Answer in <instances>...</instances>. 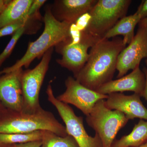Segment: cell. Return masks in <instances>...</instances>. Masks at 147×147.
Instances as JSON below:
<instances>
[{"label":"cell","instance_id":"cell-7","mask_svg":"<svg viewBox=\"0 0 147 147\" xmlns=\"http://www.w3.org/2000/svg\"><path fill=\"white\" fill-rule=\"evenodd\" d=\"M54 47L47 50L39 63L32 69L24 70L21 76L23 97V112L33 113L42 107L39 102L40 89L52 59Z\"/></svg>","mask_w":147,"mask_h":147},{"label":"cell","instance_id":"cell-4","mask_svg":"<svg viewBox=\"0 0 147 147\" xmlns=\"http://www.w3.org/2000/svg\"><path fill=\"white\" fill-rule=\"evenodd\" d=\"M70 36L55 46L56 52L61 56L57 62L62 67L68 69L76 75L86 63L89 54L88 49L92 47L100 38L88 32L80 31L72 27L70 29Z\"/></svg>","mask_w":147,"mask_h":147},{"label":"cell","instance_id":"cell-23","mask_svg":"<svg viewBox=\"0 0 147 147\" xmlns=\"http://www.w3.org/2000/svg\"><path fill=\"white\" fill-rule=\"evenodd\" d=\"M90 19V15L89 12H87L78 18V20L75 22V25L79 31H84L86 30L87 27L89 23Z\"/></svg>","mask_w":147,"mask_h":147},{"label":"cell","instance_id":"cell-11","mask_svg":"<svg viewBox=\"0 0 147 147\" xmlns=\"http://www.w3.org/2000/svg\"><path fill=\"white\" fill-rule=\"evenodd\" d=\"M23 71V68L19 69L0 77V100L8 110L23 111L21 76Z\"/></svg>","mask_w":147,"mask_h":147},{"label":"cell","instance_id":"cell-9","mask_svg":"<svg viewBox=\"0 0 147 147\" xmlns=\"http://www.w3.org/2000/svg\"><path fill=\"white\" fill-rule=\"evenodd\" d=\"M65 86V91L57 98L66 104L74 105L86 116L89 115L98 101L108 98V95L101 94L88 88L71 76L66 79Z\"/></svg>","mask_w":147,"mask_h":147},{"label":"cell","instance_id":"cell-12","mask_svg":"<svg viewBox=\"0 0 147 147\" xmlns=\"http://www.w3.org/2000/svg\"><path fill=\"white\" fill-rule=\"evenodd\" d=\"M141 97L137 94L126 95L122 93H113L108 95L105 105L110 110L121 112L129 120L139 118L147 121V109Z\"/></svg>","mask_w":147,"mask_h":147},{"label":"cell","instance_id":"cell-21","mask_svg":"<svg viewBox=\"0 0 147 147\" xmlns=\"http://www.w3.org/2000/svg\"><path fill=\"white\" fill-rule=\"evenodd\" d=\"M34 26H29L23 27L19 29L18 30L12 35L11 39L9 42L6 47L0 55V65L12 53L15 45L22 35L24 34H34L36 33L37 30L32 28V27H34Z\"/></svg>","mask_w":147,"mask_h":147},{"label":"cell","instance_id":"cell-24","mask_svg":"<svg viewBox=\"0 0 147 147\" xmlns=\"http://www.w3.org/2000/svg\"><path fill=\"white\" fill-rule=\"evenodd\" d=\"M136 12L142 18V20L147 17V0L142 1Z\"/></svg>","mask_w":147,"mask_h":147},{"label":"cell","instance_id":"cell-27","mask_svg":"<svg viewBox=\"0 0 147 147\" xmlns=\"http://www.w3.org/2000/svg\"><path fill=\"white\" fill-rule=\"evenodd\" d=\"M9 0H0V14L10 3Z\"/></svg>","mask_w":147,"mask_h":147},{"label":"cell","instance_id":"cell-18","mask_svg":"<svg viewBox=\"0 0 147 147\" xmlns=\"http://www.w3.org/2000/svg\"><path fill=\"white\" fill-rule=\"evenodd\" d=\"M42 134L40 147H79L75 139L70 135L62 137L47 130H42Z\"/></svg>","mask_w":147,"mask_h":147},{"label":"cell","instance_id":"cell-26","mask_svg":"<svg viewBox=\"0 0 147 147\" xmlns=\"http://www.w3.org/2000/svg\"><path fill=\"white\" fill-rule=\"evenodd\" d=\"M143 72L146 78V84L142 97H144L147 101V67H144L143 68Z\"/></svg>","mask_w":147,"mask_h":147},{"label":"cell","instance_id":"cell-15","mask_svg":"<svg viewBox=\"0 0 147 147\" xmlns=\"http://www.w3.org/2000/svg\"><path fill=\"white\" fill-rule=\"evenodd\" d=\"M141 20V16L136 12L132 15L124 16L120 19L102 38L109 39L111 38L121 35L123 36V41L125 45H128L135 35V27Z\"/></svg>","mask_w":147,"mask_h":147},{"label":"cell","instance_id":"cell-2","mask_svg":"<svg viewBox=\"0 0 147 147\" xmlns=\"http://www.w3.org/2000/svg\"><path fill=\"white\" fill-rule=\"evenodd\" d=\"M44 30L34 41L29 42L24 56L13 65L0 71V75L9 73L24 67L28 68L36 59H40L52 47L65 40L70 36V25L66 22L58 21L53 16L51 8L46 9L43 18Z\"/></svg>","mask_w":147,"mask_h":147},{"label":"cell","instance_id":"cell-6","mask_svg":"<svg viewBox=\"0 0 147 147\" xmlns=\"http://www.w3.org/2000/svg\"><path fill=\"white\" fill-rule=\"evenodd\" d=\"M130 0H98L89 11L90 19L86 31L102 38L125 16Z\"/></svg>","mask_w":147,"mask_h":147},{"label":"cell","instance_id":"cell-8","mask_svg":"<svg viewBox=\"0 0 147 147\" xmlns=\"http://www.w3.org/2000/svg\"><path fill=\"white\" fill-rule=\"evenodd\" d=\"M46 92L48 101L56 108L65 124L67 134L75 139L79 147H102L97 134L92 137L88 134L84 127L83 118L76 115L68 104L60 101L55 97L51 83L47 86Z\"/></svg>","mask_w":147,"mask_h":147},{"label":"cell","instance_id":"cell-30","mask_svg":"<svg viewBox=\"0 0 147 147\" xmlns=\"http://www.w3.org/2000/svg\"><path fill=\"white\" fill-rule=\"evenodd\" d=\"M13 145L6 144L0 142V147H13Z\"/></svg>","mask_w":147,"mask_h":147},{"label":"cell","instance_id":"cell-22","mask_svg":"<svg viewBox=\"0 0 147 147\" xmlns=\"http://www.w3.org/2000/svg\"><path fill=\"white\" fill-rule=\"evenodd\" d=\"M46 1L45 0H33L26 16L33 17L40 14V9Z\"/></svg>","mask_w":147,"mask_h":147},{"label":"cell","instance_id":"cell-29","mask_svg":"<svg viewBox=\"0 0 147 147\" xmlns=\"http://www.w3.org/2000/svg\"><path fill=\"white\" fill-rule=\"evenodd\" d=\"M138 24L139 27L147 28V17L141 20Z\"/></svg>","mask_w":147,"mask_h":147},{"label":"cell","instance_id":"cell-28","mask_svg":"<svg viewBox=\"0 0 147 147\" xmlns=\"http://www.w3.org/2000/svg\"><path fill=\"white\" fill-rule=\"evenodd\" d=\"M8 109L3 104L0 100V120L2 118L7 112Z\"/></svg>","mask_w":147,"mask_h":147},{"label":"cell","instance_id":"cell-20","mask_svg":"<svg viewBox=\"0 0 147 147\" xmlns=\"http://www.w3.org/2000/svg\"><path fill=\"white\" fill-rule=\"evenodd\" d=\"M41 19V16L26 17L21 21L0 28V38L10 35H13L19 29L23 27L29 26L40 25V21Z\"/></svg>","mask_w":147,"mask_h":147},{"label":"cell","instance_id":"cell-5","mask_svg":"<svg viewBox=\"0 0 147 147\" xmlns=\"http://www.w3.org/2000/svg\"><path fill=\"white\" fill-rule=\"evenodd\" d=\"M105 101L100 100L96 103L86 116V121L100 138L102 147H111L119 131L126 125L129 120L121 112L108 108Z\"/></svg>","mask_w":147,"mask_h":147},{"label":"cell","instance_id":"cell-31","mask_svg":"<svg viewBox=\"0 0 147 147\" xmlns=\"http://www.w3.org/2000/svg\"><path fill=\"white\" fill-rule=\"evenodd\" d=\"M136 147H147V142L144 144L141 145V146H139Z\"/></svg>","mask_w":147,"mask_h":147},{"label":"cell","instance_id":"cell-32","mask_svg":"<svg viewBox=\"0 0 147 147\" xmlns=\"http://www.w3.org/2000/svg\"><path fill=\"white\" fill-rule=\"evenodd\" d=\"M146 65L147 66V59H146Z\"/></svg>","mask_w":147,"mask_h":147},{"label":"cell","instance_id":"cell-10","mask_svg":"<svg viewBox=\"0 0 147 147\" xmlns=\"http://www.w3.org/2000/svg\"><path fill=\"white\" fill-rule=\"evenodd\" d=\"M147 59V28L139 27L137 33L128 46L120 53L118 57L117 77L120 78L140 65L143 59Z\"/></svg>","mask_w":147,"mask_h":147},{"label":"cell","instance_id":"cell-19","mask_svg":"<svg viewBox=\"0 0 147 147\" xmlns=\"http://www.w3.org/2000/svg\"><path fill=\"white\" fill-rule=\"evenodd\" d=\"M42 138V130L26 133H1L0 142L6 144H18L41 141Z\"/></svg>","mask_w":147,"mask_h":147},{"label":"cell","instance_id":"cell-1","mask_svg":"<svg viewBox=\"0 0 147 147\" xmlns=\"http://www.w3.org/2000/svg\"><path fill=\"white\" fill-rule=\"evenodd\" d=\"M125 46L120 38H101L90 48L86 63L74 77L84 86L96 91L113 80L119 55Z\"/></svg>","mask_w":147,"mask_h":147},{"label":"cell","instance_id":"cell-17","mask_svg":"<svg viewBox=\"0 0 147 147\" xmlns=\"http://www.w3.org/2000/svg\"><path fill=\"white\" fill-rule=\"evenodd\" d=\"M147 142V121L140 119L129 134L115 139L111 147H138Z\"/></svg>","mask_w":147,"mask_h":147},{"label":"cell","instance_id":"cell-14","mask_svg":"<svg viewBox=\"0 0 147 147\" xmlns=\"http://www.w3.org/2000/svg\"><path fill=\"white\" fill-rule=\"evenodd\" d=\"M97 0H57L51 9L53 16L58 21L69 24H75L78 18L87 12Z\"/></svg>","mask_w":147,"mask_h":147},{"label":"cell","instance_id":"cell-3","mask_svg":"<svg viewBox=\"0 0 147 147\" xmlns=\"http://www.w3.org/2000/svg\"><path fill=\"white\" fill-rule=\"evenodd\" d=\"M49 130L59 136L68 135L65 126L54 114L42 108L33 113L8 110L0 120L1 133H26L37 130Z\"/></svg>","mask_w":147,"mask_h":147},{"label":"cell","instance_id":"cell-16","mask_svg":"<svg viewBox=\"0 0 147 147\" xmlns=\"http://www.w3.org/2000/svg\"><path fill=\"white\" fill-rule=\"evenodd\" d=\"M33 0H12L0 14V28L26 18Z\"/></svg>","mask_w":147,"mask_h":147},{"label":"cell","instance_id":"cell-25","mask_svg":"<svg viewBox=\"0 0 147 147\" xmlns=\"http://www.w3.org/2000/svg\"><path fill=\"white\" fill-rule=\"evenodd\" d=\"M42 144V141L29 142L25 144H14L13 147H40Z\"/></svg>","mask_w":147,"mask_h":147},{"label":"cell","instance_id":"cell-13","mask_svg":"<svg viewBox=\"0 0 147 147\" xmlns=\"http://www.w3.org/2000/svg\"><path fill=\"white\" fill-rule=\"evenodd\" d=\"M145 84L144 74L138 66L129 74L105 83L96 91L104 95L119 92L131 91L142 97Z\"/></svg>","mask_w":147,"mask_h":147}]
</instances>
